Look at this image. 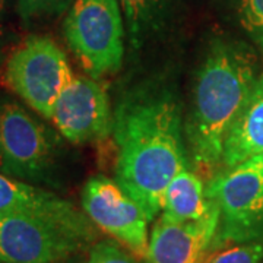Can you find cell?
I'll list each match as a JSON object with an SVG mask.
<instances>
[{
	"instance_id": "cell-1",
	"label": "cell",
	"mask_w": 263,
	"mask_h": 263,
	"mask_svg": "<svg viewBox=\"0 0 263 263\" xmlns=\"http://www.w3.org/2000/svg\"><path fill=\"white\" fill-rule=\"evenodd\" d=\"M116 180L152 221L162 211L170 181L187 167L179 104L167 92L127 98L114 117Z\"/></svg>"
},
{
	"instance_id": "cell-2",
	"label": "cell",
	"mask_w": 263,
	"mask_h": 263,
	"mask_svg": "<svg viewBox=\"0 0 263 263\" xmlns=\"http://www.w3.org/2000/svg\"><path fill=\"white\" fill-rule=\"evenodd\" d=\"M257 65L245 43L216 41L197 75L192 114L186 124L195 164L212 168L222 162L224 143L257 81Z\"/></svg>"
},
{
	"instance_id": "cell-3",
	"label": "cell",
	"mask_w": 263,
	"mask_h": 263,
	"mask_svg": "<svg viewBox=\"0 0 263 263\" xmlns=\"http://www.w3.org/2000/svg\"><path fill=\"white\" fill-rule=\"evenodd\" d=\"M70 50L91 78L117 72L124 57V25L117 0H75L63 22Z\"/></svg>"
},
{
	"instance_id": "cell-4",
	"label": "cell",
	"mask_w": 263,
	"mask_h": 263,
	"mask_svg": "<svg viewBox=\"0 0 263 263\" xmlns=\"http://www.w3.org/2000/svg\"><path fill=\"white\" fill-rule=\"evenodd\" d=\"M3 76L10 89L47 120L75 78L65 51L47 35L24 40L8 57Z\"/></svg>"
},
{
	"instance_id": "cell-5",
	"label": "cell",
	"mask_w": 263,
	"mask_h": 263,
	"mask_svg": "<svg viewBox=\"0 0 263 263\" xmlns=\"http://www.w3.org/2000/svg\"><path fill=\"white\" fill-rule=\"evenodd\" d=\"M206 196L221 211L215 247L263 238V167L254 158L215 176Z\"/></svg>"
},
{
	"instance_id": "cell-6",
	"label": "cell",
	"mask_w": 263,
	"mask_h": 263,
	"mask_svg": "<svg viewBox=\"0 0 263 263\" xmlns=\"http://www.w3.org/2000/svg\"><path fill=\"white\" fill-rule=\"evenodd\" d=\"M89 241L50 219L0 214V260L5 263H67Z\"/></svg>"
},
{
	"instance_id": "cell-7",
	"label": "cell",
	"mask_w": 263,
	"mask_h": 263,
	"mask_svg": "<svg viewBox=\"0 0 263 263\" xmlns=\"http://www.w3.org/2000/svg\"><path fill=\"white\" fill-rule=\"evenodd\" d=\"M86 216L129 252L143 257L149 245V216L117 180L91 177L82 189Z\"/></svg>"
},
{
	"instance_id": "cell-8",
	"label": "cell",
	"mask_w": 263,
	"mask_h": 263,
	"mask_svg": "<svg viewBox=\"0 0 263 263\" xmlns=\"http://www.w3.org/2000/svg\"><path fill=\"white\" fill-rule=\"evenodd\" d=\"M54 142L43 123L15 103L0 105V173L37 181L48 174Z\"/></svg>"
},
{
	"instance_id": "cell-9",
	"label": "cell",
	"mask_w": 263,
	"mask_h": 263,
	"mask_svg": "<svg viewBox=\"0 0 263 263\" xmlns=\"http://www.w3.org/2000/svg\"><path fill=\"white\" fill-rule=\"evenodd\" d=\"M50 120L72 143L98 142L114 130L108 95L94 78L75 76L54 104Z\"/></svg>"
},
{
	"instance_id": "cell-10",
	"label": "cell",
	"mask_w": 263,
	"mask_h": 263,
	"mask_svg": "<svg viewBox=\"0 0 263 263\" xmlns=\"http://www.w3.org/2000/svg\"><path fill=\"white\" fill-rule=\"evenodd\" d=\"M221 221V211L214 205L200 219L171 222L160 218L149 234L145 263H199L212 246Z\"/></svg>"
},
{
	"instance_id": "cell-11",
	"label": "cell",
	"mask_w": 263,
	"mask_h": 263,
	"mask_svg": "<svg viewBox=\"0 0 263 263\" xmlns=\"http://www.w3.org/2000/svg\"><path fill=\"white\" fill-rule=\"evenodd\" d=\"M0 214L40 216L59 222L79 234L94 238L91 219L78 208L44 189L0 173Z\"/></svg>"
},
{
	"instance_id": "cell-12",
	"label": "cell",
	"mask_w": 263,
	"mask_h": 263,
	"mask_svg": "<svg viewBox=\"0 0 263 263\" xmlns=\"http://www.w3.org/2000/svg\"><path fill=\"white\" fill-rule=\"evenodd\" d=\"M263 154V73L241 113L233 123L224 143L222 162L227 168Z\"/></svg>"
},
{
	"instance_id": "cell-13",
	"label": "cell",
	"mask_w": 263,
	"mask_h": 263,
	"mask_svg": "<svg viewBox=\"0 0 263 263\" xmlns=\"http://www.w3.org/2000/svg\"><path fill=\"white\" fill-rule=\"evenodd\" d=\"M214 200L206 196V187L200 177L187 167L170 181L164 193L161 218L171 222H186L206 215Z\"/></svg>"
},
{
	"instance_id": "cell-14",
	"label": "cell",
	"mask_w": 263,
	"mask_h": 263,
	"mask_svg": "<svg viewBox=\"0 0 263 263\" xmlns=\"http://www.w3.org/2000/svg\"><path fill=\"white\" fill-rule=\"evenodd\" d=\"M206 263H263V238L222 249L212 254Z\"/></svg>"
},
{
	"instance_id": "cell-15",
	"label": "cell",
	"mask_w": 263,
	"mask_h": 263,
	"mask_svg": "<svg viewBox=\"0 0 263 263\" xmlns=\"http://www.w3.org/2000/svg\"><path fill=\"white\" fill-rule=\"evenodd\" d=\"M238 18L246 34L263 54V0H240Z\"/></svg>"
},
{
	"instance_id": "cell-16",
	"label": "cell",
	"mask_w": 263,
	"mask_h": 263,
	"mask_svg": "<svg viewBox=\"0 0 263 263\" xmlns=\"http://www.w3.org/2000/svg\"><path fill=\"white\" fill-rule=\"evenodd\" d=\"M120 6L127 21L129 32L136 40L154 16L158 0H120Z\"/></svg>"
},
{
	"instance_id": "cell-17",
	"label": "cell",
	"mask_w": 263,
	"mask_h": 263,
	"mask_svg": "<svg viewBox=\"0 0 263 263\" xmlns=\"http://www.w3.org/2000/svg\"><path fill=\"white\" fill-rule=\"evenodd\" d=\"M75 0H18V13L24 22L63 13Z\"/></svg>"
},
{
	"instance_id": "cell-18",
	"label": "cell",
	"mask_w": 263,
	"mask_h": 263,
	"mask_svg": "<svg viewBox=\"0 0 263 263\" xmlns=\"http://www.w3.org/2000/svg\"><path fill=\"white\" fill-rule=\"evenodd\" d=\"M88 263H135L133 257L123 247L117 245V241L104 240L95 243L89 254Z\"/></svg>"
},
{
	"instance_id": "cell-19",
	"label": "cell",
	"mask_w": 263,
	"mask_h": 263,
	"mask_svg": "<svg viewBox=\"0 0 263 263\" xmlns=\"http://www.w3.org/2000/svg\"><path fill=\"white\" fill-rule=\"evenodd\" d=\"M253 158L263 167V154H262V155H257V157H253Z\"/></svg>"
},
{
	"instance_id": "cell-20",
	"label": "cell",
	"mask_w": 263,
	"mask_h": 263,
	"mask_svg": "<svg viewBox=\"0 0 263 263\" xmlns=\"http://www.w3.org/2000/svg\"><path fill=\"white\" fill-rule=\"evenodd\" d=\"M3 6H5V0H0V12L3 9Z\"/></svg>"
},
{
	"instance_id": "cell-21",
	"label": "cell",
	"mask_w": 263,
	"mask_h": 263,
	"mask_svg": "<svg viewBox=\"0 0 263 263\" xmlns=\"http://www.w3.org/2000/svg\"><path fill=\"white\" fill-rule=\"evenodd\" d=\"M67 263H88V262H67Z\"/></svg>"
},
{
	"instance_id": "cell-22",
	"label": "cell",
	"mask_w": 263,
	"mask_h": 263,
	"mask_svg": "<svg viewBox=\"0 0 263 263\" xmlns=\"http://www.w3.org/2000/svg\"><path fill=\"white\" fill-rule=\"evenodd\" d=\"M0 40H2V31H0Z\"/></svg>"
},
{
	"instance_id": "cell-23",
	"label": "cell",
	"mask_w": 263,
	"mask_h": 263,
	"mask_svg": "<svg viewBox=\"0 0 263 263\" xmlns=\"http://www.w3.org/2000/svg\"><path fill=\"white\" fill-rule=\"evenodd\" d=\"M0 263H5V262H2V260H0Z\"/></svg>"
}]
</instances>
